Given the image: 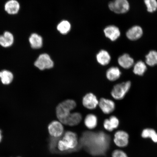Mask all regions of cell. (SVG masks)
<instances>
[{
  "label": "cell",
  "mask_w": 157,
  "mask_h": 157,
  "mask_svg": "<svg viewBox=\"0 0 157 157\" xmlns=\"http://www.w3.org/2000/svg\"><path fill=\"white\" fill-rule=\"evenodd\" d=\"M48 129L51 136L54 138H58L62 136L64 132L63 124L59 121H52L48 125Z\"/></svg>",
  "instance_id": "cell-7"
},
{
  "label": "cell",
  "mask_w": 157,
  "mask_h": 157,
  "mask_svg": "<svg viewBox=\"0 0 157 157\" xmlns=\"http://www.w3.org/2000/svg\"><path fill=\"white\" fill-rule=\"evenodd\" d=\"M143 138H150L155 143H157V133L154 129L146 128L144 129L142 133Z\"/></svg>",
  "instance_id": "cell-26"
},
{
  "label": "cell",
  "mask_w": 157,
  "mask_h": 157,
  "mask_svg": "<svg viewBox=\"0 0 157 157\" xmlns=\"http://www.w3.org/2000/svg\"><path fill=\"white\" fill-rule=\"evenodd\" d=\"M146 64L150 66H154L157 65V52L151 51L146 56Z\"/></svg>",
  "instance_id": "cell-24"
},
{
  "label": "cell",
  "mask_w": 157,
  "mask_h": 157,
  "mask_svg": "<svg viewBox=\"0 0 157 157\" xmlns=\"http://www.w3.org/2000/svg\"><path fill=\"white\" fill-rule=\"evenodd\" d=\"M97 59L99 63L102 66H106L110 62V56L107 51L101 50L97 55Z\"/></svg>",
  "instance_id": "cell-20"
},
{
  "label": "cell",
  "mask_w": 157,
  "mask_h": 157,
  "mask_svg": "<svg viewBox=\"0 0 157 157\" xmlns=\"http://www.w3.org/2000/svg\"><path fill=\"white\" fill-rule=\"evenodd\" d=\"M119 69L116 67H112L107 70L106 76L107 79L111 81H114L119 79L121 75Z\"/></svg>",
  "instance_id": "cell-19"
},
{
  "label": "cell",
  "mask_w": 157,
  "mask_h": 157,
  "mask_svg": "<svg viewBox=\"0 0 157 157\" xmlns=\"http://www.w3.org/2000/svg\"><path fill=\"white\" fill-rule=\"evenodd\" d=\"M3 139V135H2V131L0 129V143L2 142V140Z\"/></svg>",
  "instance_id": "cell-29"
},
{
  "label": "cell",
  "mask_w": 157,
  "mask_h": 157,
  "mask_svg": "<svg viewBox=\"0 0 157 157\" xmlns=\"http://www.w3.org/2000/svg\"><path fill=\"white\" fill-rule=\"evenodd\" d=\"M131 86V83L129 81L116 84L112 90V97L116 100L122 99L130 90Z\"/></svg>",
  "instance_id": "cell-4"
},
{
  "label": "cell",
  "mask_w": 157,
  "mask_h": 157,
  "mask_svg": "<svg viewBox=\"0 0 157 157\" xmlns=\"http://www.w3.org/2000/svg\"><path fill=\"white\" fill-rule=\"evenodd\" d=\"M147 67L146 64L142 61H139L133 67V72L136 75L143 76L146 72Z\"/></svg>",
  "instance_id": "cell-23"
},
{
  "label": "cell",
  "mask_w": 157,
  "mask_h": 157,
  "mask_svg": "<svg viewBox=\"0 0 157 157\" xmlns=\"http://www.w3.org/2000/svg\"><path fill=\"white\" fill-rule=\"evenodd\" d=\"M143 34L142 29L139 26H133L127 31L126 36L130 40H135L140 38Z\"/></svg>",
  "instance_id": "cell-12"
},
{
  "label": "cell",
  "mask_w": 157,
  "mask_h": 157,
  "mask_svg": "<svg viewBox=\"0 0 157 157\" xmlns=\"http://www.w3.org/2000/svg\"><path fill=\"white\" fill-rule=\"evenodd\" d=\"M97 117L93 114L88 115L84 120V124L86 126L90 129L95 128L97 126Z\"/></svg>",
  "instance_id": "cell-22"
},
{
  "label": "cell",
  "mask_w": 157,
  "mask_h": 157,
  "mask_svg": "<svg viewBox=\"0 0 157 157\" xmlns=\"http://www.w3.org/2000/svg\"><path fill=\"white\" fill-rule=\"evenodd\" d=\"M14 42V37L11 33L6 31L0 36V45L4 48H8L12 46Z\"/></svg>",
  "instance_id": "cell-16"
},
{
  "label": "cell",
  "mask_w": 157,
  "mask_h": 157,
  "mask_svg": "<svg viewBox=\"0 0 157 157\" xmlns=\"http://www.w3.org/2000/svg\"><path fill=\"white\" fill-rule=\"evenodd\" d=\"M110 137L103 132L86 131L82 135L80 142L84 148L93 155L105 154L109 148Z\"/></svg>",
  "instance_id": "cell-1"
},
{
  "label": "cell",
  "mask_w": 157,
  "mask_h": 157,
  "mask_svg": "<svg viewBox=\"0 0 157 157\" xmlns=\"http://www.w3.org/2000/svg\"><path fill=\"white\" fill-rule=\"evenodd\" d=\"M104 32L106 37L113 41L116 40L121 35L119 29L114 25H109L106 27Z\"/></svg>",
  "instance_id": "cell-11"
},
{
  "label": "cell",
  "mask_w": 157,
  "mask_h": 157,
  "mask_svg": "<svg viewBox=\"0 0 157 157\" xmlns=\"http://www.w3.org/2000/svg\"><path fill=\"white\" fill-rule=\"evenodd\" d=\"M78 144L77 135L71 131L64 133L62 139L58 141L57 146L60 151H67L76 148Z\"/></svg>",
  "instance_id": "cell-2"
},
{
  "label": "cell",
  "mask_w": 157,
  "mask_h": 157,
  "mask_svg": "<svg viewBox=\"0 0 157 157\" xmlns=\"http://www.w3.org/2000/svg\"><path fill=\"white\" fill-rule=\"evenodd\" d=\"M82 116L80 113H71L67 118L63 124L73 126L77 125L82 121Z\"/></svg>",
  "instance_id": "cell-14"
},
{
  "label": "cell",
  "mask_w": 157,
  "mask_h": 157,
  "mask_svg": "<svg viewBox=\"0 0 157 157\" xmlns=\"http://www.w3.org/2000/svg\"><path fill=\"white\" fill-rule=\"evenodd\" d=\"M109 7L115 13H123L129 10V5L127 0H113L109 3Z\"/></svg>",
  "instance_id": "cell-6"
},
{
  "label": "cell",
  "mask_w": 157,
  "mask_h": 157,
  "mask_svg": "<svg viewBox=\"0 0 157 157\" xmlns=\"http://www.w3.org/2000/svg\"><path fill=\"white\" fill-rule=\"evenodd\" d=\"M112 157H128L124 152L120 150H116L114 151L113 153Z\"/></svg>",
  "instance_id": "cell-28"
},
{
  "label": "cell",
  "mask_w": 157,
  "mask_h": 157,
  "mask_svg": "<svg viewBox=\"0 0 157 157\" xmlns=\"http://www.w3.org/2000/svg\"><path fill=\"white\" fill-rule=\"evenodd\" d=\"M82 103L84 107L89 109H95L99 105V101L93 93H88L83 97Z\"/></svg>",
  "instance_id": "cell-9"
},
{
  "label": "cell",
  "mask_w": 157,
  "mask_h": 157,
  "mask_svg": "<svg viewBox=\"0 0 157 157\" xmlns=\"http://www.w3.org/2000/svg\"><path fill=\"white\" fill-rule=\"evenodd\" d=\"M119 121L114 116H112L109 119H106L104 121L103 125L105 129L109 131H112L119 126Z\"/></svg>",
  "instance_id": "cell-17"
},
{
  "label": "cell",
  "mask_w": 157,
  "mask_h": 157,
  "mask_svg": "<svg viewBox=\"0 0 157 157\" xmlns=\"http://www.w3.org/2000/svg\"><path fill=\"white\" fill-rule=\"evenodd\" d=\"M147 11L149 12L153 13L157 9V2L156 0H144Z\"/></svg>",
  "instance_id": "cell-27"
},
{
  "label": "cell",
  "mask_w": 157,
  "mask_h": 157,
  "mask_svg": "<svg viewBox=\"0 0 157 157\" xmlns=\"http://www.w3.org/2000/svg\"><path fill=\"white\" fill-rule=\"evenodd\" d=\"M71 25L68 21H63L58 25L57 29L61 34L63 35L67 34L70 30Z\"/></svg>",
  "instance_id": "cell-25"
},
{
  "label": "cell",
  "mask_w": 157,
  "mask_h": 157,
  "mask_svg": "<svg viewBox=\"0 0 157 157\" xmlns=\"http://www.w3.org/2000/svg\"><path fill=\"white\" fill-rule=\"evenodd\" d=\"M76 104L73 100H65L59 104L56 108L57 117L59 121L64 124L65 121L72 110L75 109Z\"/></svg>",
  "instance_id": "cell-3"
},
{
  "label": "cell",
  "mask_w": 157,
  "mask_h": 157,
  "mask_svg": "<svg viewBox=\"0 0 157 157\" xmlns=\"http://www.w3.org/2000/svg\"><path fill=\"white\" fill-rule=\"evenodd\" d=\"M98 105L103 112L107 114L113 112L115 108V103L113 101L104 98L100 99Z\"/></svg>",
  "instance_id": "cell-10"
},
{
  "label": "cell",
  "mask_w": 157,
  "mask_h": 157,
  "mask_svg": "<svg viewBox=\"0 0 157 157\" xmlns=\"http://www.w3.org/2000/svg\"><path fill=\"white\" fill-rule=\"evenodd\" d=\"M114 136V142L118 147H125L128 144L129 135L125 131H117L115 133Z\"/></svg>",
  "instance_id": "cell-8"
},
{
  "label": "cell",
  "mask_w": 157,
  "mask_h": 157,
  "mask_svg": "<svg viewBox=\"0 0 157 157\" xmlns=\"http://www.w3.org/2000/svg\"><path fill=\"white\" fill-rule=\"evenodd\" d=\"M20 157V156H18V157Z\"/></svg>",
  "instance_id": "cell-30"
},
{
  "label": "cell",
  "mask_w": 157,
  "mask_h": 157,
  "mask_svg": "<svg viewBox=\"0 0 157 157\" xmlns=\"http://www.w3.org/2000/svg\"><path fill=\"white\" fill-rule=\"evenodd\" d=\"M13 79L14 75L10 71L4 70L0 71V80L4 85H9L13 82Z\"/></svg>",
  "instance_id": "cell-18"
},
{
  "label": "cell",
  "mask_w": 157,
  "mask_h": 157,
  "mask_svg": "<svg viewBox=\"0 0 157 157\" xmlns=\"http://www.w3.org/2000/svg\"><path fill=\"white\" fill-rule=\"evenodd\" d=\"M18 2L16 0H10L5 6V11L10 14L14 15L18 13L20 9Z\"/></svg>",
  "instance_id": "cell-15"
},
{
  "label": "cell",
  "mask_w": 157,
  "mask_h": 157,
  "mask_svg": "<svg viewBox=\"0 0 157 157\" xmlns=\"http://www.w3.org/2000/svg\"><path fill=\"white\" fill-rule=\"evenodd\" d=\"M34 65L39 70H44L52 68L54 63L48 54H43L40 55L35 61Z\"/></svg>",
  "instance_id": "cell-5"
},
{
  "label": "cell",
  "mask_w": 157,
  "mask_h": 157,
  "mask_svg": "<svg viewBox=\"0 0 157 157\" xmlns=\"http://www.w3.org/2000/svg\"><path fill=\"white\" fill-rule=\"evenodd\" d=\"M31 48L34 49L40 48L43 45V39L40 35L33 33L29 39Z\"/></svg>",
  "instance_id": "cell-21"
},
{
  "label": "cell",
  "mask_w": 157,
  "mask_h": 157,
  "mask_svg": "<svg viewBox=\"0 0 157 157\" xmlns=\"http://www.w3.org/2000/svg\"><path fill=\"white\" fill-rule=\"evenodd\" d=\"M118 62L121 67L128 69L133 66L134 60L128 54H125L119 57Z\"/></svg>",
  "instance_id": "cell-13"
}]
</instances>
